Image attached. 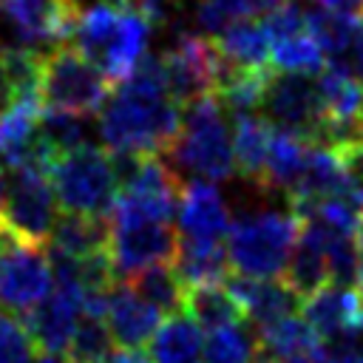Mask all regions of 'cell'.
<instances>
[{
  "label": "cell",
  "instance_id": "cell-18",
  "mask_svg": "<svg viewBox=\"0 0 363 363\" xmlns=\"http://www.w3.org/2000/svg\"><path fill=\"white\" fill-rule=\"evenodd\" d=\"M162 323V312L153 309L142 295L130 289V284L116 281L108 292V309H105V326L111 332V340L119 349H142L150 343L153 332Z\"/></svg>",
  "mask_w": 363,
  "mask_h": 363
},
{
  "label": "cell",
  "instance_id": "cell-23",
  "mask_svg": "<svg viewBox=\"0 0 363 363\" xmlns=\"http://www.w3.org/2000/svg\"><path fill=\"white\" fill-rule=\"evenodd\" d=\"M221 57L238 71H272V43L264 23L250 20L213 37Z\"/></svg>",
  "mask_w": 363,
  "mask_h": 363
},
{
  "label": "cell",
  "instance_id": "cell-34",
  "mask_svg": "<svg viewBox=\"0 0 363 363\" xmlns=\"http://www.w3.org/2000/svg\"><path fill=\"white\" fill-rule=\"evenodd\" d=\"M37 346L17 315L0 309V363H34Z\"/></svg>",
  "mask_w": 363,
  "mask_h": 363
},
{
  "label": "cell",
  "instance_id": "cell-25",
  "mask_svg": "<svg viewBox=\"0 0 363 363\" xmlns=\"http://www.w3.org/2000/svg\"><path fill=\"white\" fill-rule=\"evenodd\" d=\"M173 272L184 289L196 286H216L230 278V261L224 244H187L179 241Z\"/></svg>",
  "mask_w": 363,
  "mask_h": 363
},
{
  "label": "cell",
  "instance_id": "cell-40",
  "mask_svg": "<svg viewBox=\"0 0 363 363\" xmlns=\"http://www.w3.org/2000/svg\"><path fill=\"white\" fill-rule=\"evenodd\" d=\"M354 284H357V298L363 303V230L357 235V278H354Z\"/></svg>",
  "mask_w": 363,
  "mask_h": 363
},
{
  "label": "cell",
  "instance_id": "cell-31",
  "mask_svg": "<svg viewBox=\"0 0 363 363\" xmlns=\"http://www.w3.org/2000/svg\"><path fill=\"white\" fill-rule=\"evenodd\" d=\"M320 68H323V54L315 43L309 26L298 34H289V37L272 43V71L318 77Z\"/></svg>",
  "mask_w": 363,
  "mask_h": 363
},
{
  "label": "cell",
  "instance_id": "cell-22",
  "mask_svg": "<svg viewBox=\"0 0 363 363\" xmlns=\"http://www.w3.org/2000/svg\"><path fill=\"white\" fill-rule=\"evenodd\" d=\"M272 125L252 113L233 119V170H238L241 179L264 187L267 176V153H269Z\"/></svg>",
  "mask_w": 363,
  "mask_h": 363
},
{
  "label": "cell",
  "instance_id": "cell-8",
  "mask_svg": "<svg viewBox=\"0 0 363 363\" xmlns=\"http://www.w3.org/2000/svg\"><path fill=\"white\" fill-rule=\"evenodd\" d=\"M258 116H264L275 130L292 133L309 145H320L323 111L318 96V79L303 74L272 71L261 94Z\"/></svg>",
  "mask_w": 363,
  "mask_h": 363
},
{
  "label": "cell",
  "instance_id": "cell-36",
  "mask_svg": "<svg viewBox=\"0 0 363 363\" xmlns=\"http://www.w3.org/2000/svg\"><path fill=\"white\" fill-rule=\"evenodd\" d=\"M323 363H363V340L360 337H346L340 343L323 346Z\"/></svg>",
  "mask_w": 363,
  "mask_h": 363
},
{
  "label": "cell",
  "instance_id": "cell-37",
  "mask_svg": "<svg viewBox=\"0 0 363 363\" xmlns=\"http://www.w3.org/2000/svg\"><path fill=\"white\" fill-rule=\"evenodd\" d=\"M312 9L335 17H363V0H309Z\"/></svg>",
  "mask_w": 363,
  "mask_h": 363
},
{
  "label": "cell",
  "instance_id": "cell-28",
  "mask_svg": "<svg viewBox=\"0 0 363 363\" xmlns=\"http://www.w3.org/2000/svg\"><path fill=\"white\" fill-rule=\"evenodd\" d=\"M184 315L193 318L201 326V332L204 329L207 332H216L221 326H230V323L244 320L238 301L230 295V289L224 284L187 289V295H184Z\"/></svg>",
  "mask_w": 363,
  "mask_h": 363
},
{
  "label": "cell",
  "instance_id": "cell-12",
  "mask_svg": "<svg viewBox=\"0 0 363 363\" xmlns=\"http://www.w3.org/2000/svg\"><path fill=\"white\" fill-rule=\"evenodd\" d=\"M77 0H0V14L11 23L20 43L37 54H45L71 40L79 17Z\"/></svg>",
  "mask_w": 363,
  "mask_h": 363
},
{
  "label": "cell",
  "instance_id": "cell-10",
  "mask_svg": "<svg viewBox=\"0 0 363 363\" xmlns=\"http://www.w3.org/2000/svg\"><path fill=\"white\" fill-rule=\"evenodd\" d=\"M162 77L167 85L170 99L179 108H187L199 99L216 96L221 54L213 37L201 34H182L162 57Z\"/></svg>",
  "mask_w": 363,
  "mask_h": 363
},
{
  "label": "cell",
  "instance_id": "cell-14",
  "mask_svg": "<svg viewBox=\"0 0 363 363\" xmlns=\"http://www.w3.org/2000/svg\"><path fill=\"white\" fill-rule=\"evenodd\" d=\"M306 23L326 68L363 85V17H335L312 9Z\"/></svg>",
  "mask_w": 363,
  "mask_h": 363
},
{
  "label": "cell",
  "instance_id": "cell-11",
  "mask_svg": "<svg viewBox=\"0 0 363 363\" xmlns=\"http://www.w3.org/2000/svg\"><path fill=\"white\" fill-rule=\"evenodd\" d=\"M51 286L45 250L23 244L0 230V309L9 315H28Z\"/></svg>",
  "mask_w": 363,
  "mask_h": 363
},
{
  "label": "cell",
  "instance_id": "cell-16",
  "mask_svg": "<svg viewBox=\"0 0 363 363\" xmlns=\"http://www.w3.org/2000/svg\"><path fill=\"white\" fill-rule=\"evenodd\" d=\"M230 295L238 301L244 320L261 332L301 309V298L281 281V278H241L230 275L224 281Z\"/></svg>",
  "mask_w": 363,
  "mask_h": 363
},
{
  "label": "cell",
  "instance_id": "cell-3",
  "mask_svg": "<svg viewBox=\"0 0 363 363\" xmlns=\"http://www.w3.org/2000/svg\"><path fill=\"white\" fill-rule=\"evenodd\" d=\"M182 128L176 142L167 150V164L187 182H224L233 176V136L227 125V113L216 96L199 99L182 108Z\"/></svg>",
  "mask_w": 363,
  "mask_h": 363
},
{
  "label": "cell",
  "instance_id": "cell-5",
  "mask_svg": "<svg viewBox=\"0 0 363 363\" xmlns=\"http://www.w3.org/2000/svg\"><path fill=\"white\" fill-rule=\"evenodd\" d=\"M57 207L68 216L108 218L119 196V179L108 150L85 145L51 159L45 170Z\"/></svg>",
  "mask_w": 363,
  "mask_h": 363
},
{
  "label": "cell",
  "instance_id": "cell-9",
  "mask_svg": "<svg viewBox=\"0 0 363 363\" xmlns=\"http://www.w3.org/2000/svg\"><path fill=\"white\" fill-rule=\"evenodd\" d=\"M57 218V199L48 176L43 170H11L0 210V230L23 244L43 247L51 238Z\"/></svg>",
  "mask_w": 363,
  "mask_h": 363
},
{
  "label": "cell",
  "instance_id": "cell-30",
  "mask_svg": "<svg viewBox=\"0 0 363 363\" xmlns=\"http://www.w3.org/2000/svg\"><path fill=\"white\" fill-rule=\"evenodd\" d=\"M125 284H130V289L136 295H142L162 315H179V312H184V295H187V289L176 278L173 267L145 269V272H139L136 278H130Z\"/></svg>",
  "mask_w": 363,
  "mask_h": 363
},
{
  "label": "cell",
  "instance_id": "cell-24",
  "mask_svg": "<svg viewBox=\"0 0 363 363\" xmlns=\"http://www.w3.org/2000/svg\"><path fill=\"white\" fill-rule=\"evenodd\" d=\"M51 250H57L74 261H88V258L105 255L108 252V218L62 213L51 233Z\"/></svg>",
  "mask_w": 363,
  "mask_h": 363
},
{
  "label": "cell",
  "instance_id": "cell-4",
  "mask_svg": "<svg viewBox=\"0 0 363 363\" xmlns=\"http://www.w3.org/2000/svg\"><path fill=\"white\" fill-rule=\"evenodd\" d=\"M298 233L301 218L292 210H264L241 216L238 221H233L224 241L230 269H235L241 278H281Z\"/></svg>",
  "mask_w": 363,
  "mask_h": 363
},
{
  "label": "cell",
  "instance_id": "cell-27",
  "mask_svg": "<svg viewBox=\"0 0 363 363\" xmlns=\"http://www.w3.org/2000/svg\"><path fill=\"white\" fill-rule=\"evenodd\" d=\"M309 147H312L309 142L272 128L269 153H267L264 190H278V193H286L289 196V190L295 187V182H298V176L303 170V162H306Z\"/></svg>",
  "mask_w": 363,
  "mask_h": 363
},
{
  "label": "cell",
  "instance_id": "cell-33",
  "mask_svg": "<svg viewBox=\"0 0 363 363\" xmlns=\"http://www.w3.org/2000/svg\"><path fill=\"white\" fill-rule=\"evenodd\" d=\"M111 343L113 340H111L105 320L82 318L74 332V340L65 352V363H102L108 357V352L113 349Z\"/></svg>",
  "mask_w": 363,
  "mask_h": 363
},
{
  "label": "cell",
  "instance_id": "cell-39",
  "mask_svg": "<svg viewBox=\"0 0 363 363\" xmlns=\"http://www.w3.org/2000/svg\"><path fill=\"white\" fill-rule=\"evenodd\" d=\"M11 102H14V91H11V85H9V79H6V71H3V65H0V116L9 111Z\"/></svg>",
  "mask_w": 363,
  "mask_h": 363
},
{
  "label": "cell",
  "instance_id": "cell-41",
  "mask_svg": "<svg viewBox=\"0 0 363 363\" xmlns=\"http://www.w3.org/2000/svg\"><path fill=\"white\" fill-rule=\"evenodd\" d=\"M286 363H320V357H298V360H286Z\"/></svg>",
  "mask_w": 363,
  "mask_h": 363
},
{
  "label": "cell",
  "instance_id": "cell-19",
  "mask_svg": "<svg viewBox=\"0 0 363 363\" xmlns=\"http://www.w3.org/2000/svg\"><path fill=\"white\" fill-rule=\"evenodd\" d=\"M281 281L301 301L329 284V267H326L323 238H320V233H318L315 224L301 221V233H298V241L292 247V255H289V264H286Z\"/></svg>",
  "mask_w": 363,
  "mask_h": 363
},
{
  "label": "cell",
  "instance_id": "cell-29",
  "mask_svg": "<svg viewBox=\"0 0 363 363\" xmlns=\"http://www.w3.org/2000/svg\"><path fill=\"white\" fill-rule=\"evenodd\" d=\"M255 360H258V335L247 320L204 335L201 363H255Z\"/></svg>",
  "mask_w": 363,
  "mask_h": 363
},
{
  "label": "cell",
  "instance_id": "cell-35",
  "mask_svg": "<svg viewBox=\"0 0 363 363\" xmlns=\"http://www.w3.org/2000/svg\"><path fill=\"white\" fill-rule=\"evenodd\" d=\"M332 153L337 156V164H340L346 182L363 196V136L354 139V142H346V145L335 147Z\"/></svg>",
  "mask_w": 363,
  "mask_h": 363
},
{
  "label": "cell",
  "instance_id": "cell-38",
  "mask_svg": "<svg viewBox=\"0 0 363 363\" xmlns=\"http://www.w3.org/2000/svg\"><path fill=\"white\" fill-rule=\"evenodd\" d=\"M102 363H150V357L142 349H119L116 346V349L108 352V357Z\"/></svg>",
  "mask_w": 363,
  "mask_h": 363
},
{
  "label": "cell",
  "instance_id": "cell-32",
  "mask_svg": "<svg viewBox=\"0 0 363 363\" xmlns=\"http://www.w3.org/2000/svg\"><path fill=\"white\" fill-rule=\"evenodd\" d=\"M40 136H43V142H45L51 156L71 153V150H79L85 145H94L82 116L57 113V111H43V116H40Z\"/></svg>",
  "mask_w": 363,
  "mask_h": 363
},
{
  "label": "cell",
  "instance_id": "cell-1",
  "mask_svg": "<svg viewBox=\"0 0 363 363\" xmlns=\"http://www.w3.org/2000/svg\"><path fill=\"white\" fill-rule=\"evenodd\" d=\"M179 128L182 108L167 94L159 57H145L99 111V136L119 156H162Z\"/></svg>",
  "mask_w": 363,
  "mask_h": 363
},
{
  "label": "cell",
  "instance_id": "cell-7",
  "mask_svg": "<svg viewBox=\"0 0 363 363\" xmlns=\"http://www.w3.org/2000/svg\"><path fill=\"white\" fill-rule=\"evenodd\" d=\"M108 79L71 45H57L40 62V102L43 111L71 113L88 119L108 102Z\"/></svg>",
  "mask_w": 363,
  "mask_h": 363
},
{
  "label": "cell",
  "instance_id": "cell-21",
  "mask_svg": "<svg viewBox=\"0 0 363 363\" xmlns=\"http://www.w3.org/2000/svg\"><path fill=\"white\" fill-rule=\"evenodd\" d=\"M204 332L184 312L167 315L147 343L150 363H201Z\"/></svg>",
  "mask_w": 363,
  "mask_h": 363
},
{
  "label": "cell",
  "instance_id": "cell-20",
  "mask_svg": "<svg viewBox=\"0 0 363 363\" xmlns=\"http://www.w3.org/2000/svg\"><path fill=\"white\" fill-rule=\"evenodd\" d=\"M258 335V363H286L298 357H320L323 340L301 315H289Z\"/></svg>",
  "mask_w": 363,
  "mask_h": 363
},
{
  "label": "cell",
  "instance_id": "cell-15",
  "mask_svg": "<svg viewBox=\"0 0 363 363\" xmlns=\"http://www.w3.org/2000/svg\"><path fill=\"white\" fill-rule=\"evenodd\" d=\"M79 320H82V298L77 292L51 286V292L26 315L23 323L40 354L65 357Z\"/></svg>",
  "mask_w": 363,
  "mask_h": 363
},
{
  "label": "cell",
  "instance_id": "cell-17",
  "mask_svg": "<svg viewBox=\"0 0 363 363\" xmlns=\"http://www.w3.org/2000/svg\"><path fill=\"white\" fill-rule=\"evenodd\" d=\"M360 315H363V303L357 298V289L352 286L326 284L301 301V318L312 326V332L323 340V346L346 340L354 332Z\"/></svg>",
  "mask_w": 363,
  "mask_h": 363
},
{
  "label": "cell",
  "instance_id": "cell-13",
  "mask_svg": "<svg viewBox=\"0 0 363 363\" xmlns=\"http://www.w3.org/2000/svg\"><path fill=\"white\" fill-rule=\"evenodd\" d=\"M176 233L187 244H224L233 227L221 190L210 182H184L176 207Z\"/></svg>",
  "mask_w": 363,
  "mask_h": 363
},
{
  "label": "cell",
  "instance_id": "cell-6",
  "mask_svg": "<svg viewBox=\"0 0 363 363\" xmlns=\"http://www.w3.org/2000/svg\"><path fill=\"white\" fill-rule=\"evenodd\" d=\"M179 233L173 224L113 201L108 216V258L116 281H130L153 267H173Z\"/></svg>",
  "mask_w": 363,
  "mask_h": 363
},
{
  "label": "cell",
  "instance_id": "cell-2",
  "mask_svg": "<svg viewBox=\"0 0 363 363\" xmlns=\"http://www.w3.org/2000/svg\"><path fill=\"white\" fill-rule=\"evenodd\" d=\"M147 40L150 23L136 9L111 0L82 9L71 31V48L116 85L147 57Z\"/></svg>",
  "mask_w": 363,
  "mask_h": 363
},
{
  "label": "cell",
  "instance_id": "cell-26",
  "mask_svg": "<svg viewBox=\"0 0 363 363\" xmlns=\"http://www.w3.org/2000/svg\"><path fill=\"white\" fill-rule=\"evenodd\" d=\"M284 3L286 0H201L196 9V20L207 34L218 37L238 23H264Z\"/></svg>",
  "mask_w": 363,
  "mask_h": 363
},
{
  "label": "cell",
  "instance_id": "cell-42",
  "mask_svg": "<svg viewBox=\"0 0 363 363\" xmlns=\"http://www.w3.org/2000/svg\"><path fill=\"white\" fill-rule=\"evenodd\" d=\"M3 196H6V184H3V173H0V210H3Z\"/></svg>",
  "mask_w": 363,
  "mask_h": 363
}]
</instances>
